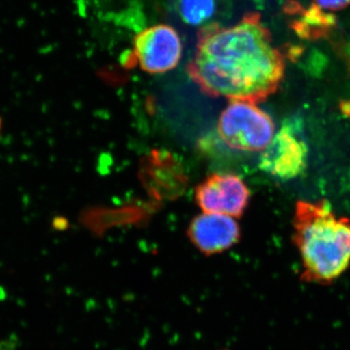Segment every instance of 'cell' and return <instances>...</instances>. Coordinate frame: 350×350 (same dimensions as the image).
I'll list each match as a JSON object with an SVG mask.
<instances>
[{
  "instance_id": "cell-1",
  "label": "cell",
  "mask_w": 350,
  "mask_h": 350,
  "mask_svg": "<svg viewBox=\"0 0 350 350\" xmlns=\"http://www.w3.org/2000/svg\"><path fill=\"white\" fill-rule=\"evenodd\" d=\"M187 71L207 96L257 103L278 89L285 59L260 14L250 12L231 27L202 29Z\"/></svg>"
},
{
  "instance_id": "cell-2",
  "label": "cell",
  "mask_w": 350,
  "mask_h": 350,
  "mask_svg": "<svg viewBox=\"0 0 350 350\" xmlns=\"http://www.w3.org/2000/svg\"><path fill=\"white\" fill-rule=\"evenodd\" d=\"M294 228L306 280L328 284L344 273L350 262L349 219L337 217L325 200L299 202Z\"/></svg>"
},
{
  "instance_id": "cell-3",
  "label": "cell",
  "mask_w": 350,
  "mask_h": 350,
  "mask_svg": "<svg viewBox=\"0 0 350 350\" xmlns=\"http://www.w3.org/2000/svg\"><path fill=\"white\" fill-rule=\"evenodd\" d=\"M218 133L232 149L262 151L275 135V124L256 103L231 100L219 118Z\"/></svg>"
},
{
  "instance_id": "cell-4",
  "label": "cell",
  "mask_w": 350,
  "mask_h": 350,
  "mask_svg": "<svg viewBox=\"0 0 350 350\" xmlns=\"http://www.w3.org/2000/svg\"><path fill=\"white\" fill-rule=\"evenodd\" d=\"M182 56L180 36L169 25H156L140 31L133 40L135 64L151 75L176 68Z\"/></svg>"
},
{
  "instance_id": "cell-5",
  "label": "cell",
  "mask_w": 350,
  "mask_h": 350,
  "mask_svg": "<svg viewBox=\"0 0 350 350\" xmlns=\"http://www.w3.org/2000/svg\"><path fill=\"white\" fill-rule=\"evenodd\" d=\"M308 146L300 125L286 123L273 135L260 157L259 167L278 179H293L306 170Z\"/></svg>"
},
{
  "instance_id": "cell-6",
  "label": "cell",
  "mask_w": 350,
  "mask_h": 350,
  "mask_svg": "<svg viewBox=\"0 0 350 350\" xmlns=\"http://www.w3.org/2000/svg\"><path fill=\"white\" fill-rule=\"evenodd\" d=\"M250 193L238 175L215 174L196 189L198 206L206 213L241 217L248 206Z\"/></svg>"
},
{
  "instance_id": "cell-7",
  "label": "cell",
  "mask_w": 350,
  "mask_h": 350,
  "mask_svg": "<svg viewBox=\"0 0 350 350\" xmlns=\"http://www.w3.org/2000/svg\"><path fill=\"white\" fill-rule=\"evenodd\" d=\"M188 234L198 250L211 255L229 250L238 243L241 230L232 216L204 213L192 221Z\"/></svg>"
},
{
  "instance_id": "cell-8",
  "label": "cell",
  "mask_w": 350,
  "mask_h": 350,
  "mask_svg": "<svg viewBox=\"0 0 350 350\" xmlns=\"http://www.w3.org/2000/svg\"><path fill=\"white\" fill-rule=\"evenodd\" d=\"M215 10V0H179V13L189 25L206 22Z\"/></svg>"
},
{
  "instance_id": "cell-9",
  "label": "cell",
  "mask_w": 350,
  "mask_h": 350,
  "mask_svg": "<svg viewBox=\"0 0 350 350\" xmlns=\"http://www.w3.org/2000/svg\"><path fill=\"white\" fill-rule=\"evenodd\" d=\"M320 9L329 11H338L350 5V0H313Z\"/></svg>"
},
{
  "instance_id": "cell-10",
  "label": "cell",
  "mask_w": 350,
  "mask_h": 350,
  "mask_svg": "<svg viewBox=\"0 0 350 350\" xmlns=\"http://www.w3.org/2000/svg\"><path fill=\"white\" fill-rule=\"evenodd\" d=\"M1 128H2V120H1V117H0V130H1Z\"/></svg>"
}]
</instances>
